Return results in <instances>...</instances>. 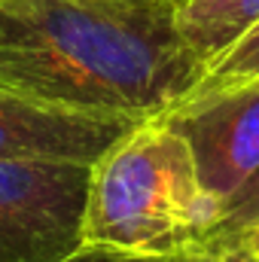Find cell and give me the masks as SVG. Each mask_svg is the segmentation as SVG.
Returning <instances> with one entry per match:
<instances>
[{
  "instance_id": "1",
  "label": "cell",
  "mask_w": 259,
  "mask_h": 262,
  "mask_svg": "<svg viewBox=\"0 0 259 262\" xmlns=\"http://www.w3.org/2000/svg\"><path fill=\"white\" fill-rule=\"evenodd\" d=\"M201 73L174 28V6L0 3V89L37 104L143 122L177 107Z\"/></svg>"
},
{
  "instance_id": "2",
  "label": "cell",
  "mask_w": 259,
  "mask_h": 262,
  "mask_svg": "<svg viewBox=\"0 0 259 262\" xmlns=\"http://www.w3.org/2000/svg\"><path fill=\"white\" fill-rule=\"evenodd\" d=\"M220 198L198 177L186 137L165 116L137 122L92 168L82 244L125 253H204Z\"/></svg>"
},
{
  "instance_id": "3",
  "label": "cell",
  "mask_w": 259,
  "mask_h": 262,
  "mask_svg": "<svg viewBox=\"0 0 259 262\" xmlns=\"http://www.w3.org/2000/svg\"><path fill=\"white\" fill-rule=\"evenodd\" d=\"M92 168L0 162V262H61L82 244Z\"/></svg>"
},
{
  "instance_id": "4",
  "label": "cell",
  "mask_w": 259,
  "mask_h": 262,
  "mask_svg": "<svg viewBox=\"0 0 259 262\" xmlns=\"http://www.w3.org/2000/svg\"><path fill=\"white\" fill-rule=\"evenodd\" d=\"M162 116L186 137L204 189L220 201L259 168V79L180 101Z\"/></svg>"
},
{
  "instance_id": "5",
  "label": "cell",
  "mask_w": 259,
  "mask_h": 262,
  "mask_svg": "<svg viewBox=\"0 0 259 262\" xmlns=\"http://www.w3.org/2000/svg\"><path fill=\"white\" fill-rule=\"evenodd\" d=\"M134 125L137 122L46 107L0 89V162L95 168Z\"/></svg>"
},
{
  "instance_id": "6",
  "label": "cell",
  "mask_w": 259,
  "mask_h": 262,
  "mask_svg": "<svg viewBox=\"0 0 259 262\" xmlns=\"http://www.w3.org/2000/svg\"><path fill=\"white\" fill-rule=\"evenodd\" d=\"M259 25V0H177L174 28L201 64L223 58Z\"/></svg>"
},
{
  "instance_id": "7",
  "label": "cell",
  "mask_w": 259,
  "mask_h": 262,
  "mask_svg": "<svg viewBox=\"0 0 259 262\" xmlns=\"http://www.w3.org/2000/svg\"><path fill=\"white\" fill-rule=\"evenodd\" d=\"M259 229V168L229 195L220 201V216L207 235L204 253H226L244 247Z\"/></svg>"
},
{
  "instance_id": "8",
  "label": "cell",
  "mask_w": 259,
  "mask_h": 262,
  "mask_svg": "<svg viewBox=\"0 0 259 262\" xmlns=\"http://www.w3.org/2000/svg\"><path fill=\"white\" fill-rule=\"evenodd\" d=\"M259 79V25L244 34L223 58H217L213 64L204 67L201 79L192 85V92L183 98H207V95H217V92H229V89H238V85H247Z\"/></svg>"
},
{
  "instance_id": "9",
  "label": "cell",
  "mask_w": 259,
  "mask_h": 262,
  "mask_svg": "<svg viewBox=\"0 0 259 262\" xmlns=\"http://www.w3.org/2000/svg\"><path fill=\"white\" fill-rule=\"evenodd\" d=\"M61 262H198V253H180V256H149V253H125L113 247H95L79 244L73 253H67Z\"/></svg>"
},
{
  "instance_id": "10",
  "label": "cell",
  "mask_w": 259,
  "mask_h": 262,
  "mask_svg": "<svg viewBox=\"0 0 259 262\" xmlns=\"http://www.w3.org/2000/svg\"><path fill=\"white\" fill-rule=\"evenodd\" d=\"M198 262H259L247 247H235L226 253H198Z\"/></svg>"
},
{
  "instance_id": "11",
  "label": "cell",
  "mask_w": 259,
  "mask_h": 262,
  "mask_svg": "<svg viewBox=\"0 0 259 262\" xmlns=\"http://www.w3.org/2000/svg\"><path fill=\"white\" fill-rule=\"evenodd\" d=\"M3 3V0H0ZM104 3H128V6H174L177 0H104Z\"/></svg>"
},
{
  "instance_id": "12",
  "label": "cell",
  "mask_w": 259,
  "mask_h": 262,
  "mask_svg": "<svg viewBox=\"0 0 259 262\" xmlns=\"http://www.w3.org/2000/svg\"><path fill=\"white\" fill-rule=\"evenodd\" d=\"M244 247H247V250H250V253H253V256L259 259V229L253 232V235H250V238H247V244H244Z\"/></svg>"
}]
</instances>
